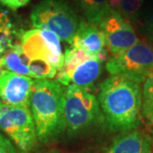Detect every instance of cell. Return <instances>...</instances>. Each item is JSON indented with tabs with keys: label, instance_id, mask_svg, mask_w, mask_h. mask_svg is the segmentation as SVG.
Returning <instances> with one entry per match:
<instances>
[{
	"label": "cell",
	"instance_id": "cell-2",
	"mask_svg": "<svg viewBox=\"0 0 153 153\" xmlns=\"http://www.w3.org/2000/svg\"><path fill=\"white\" fill-rule=\"evenodd\" d=\"M65 88L50 79H34L29 107L36 127L38 140L49 144L64 132Z\"/></svg>",
	"mask_w": 153,
	"mask_h": 153
},
{
	"label": "cell",
	"instance_id": "cell-5",
	"mask_svg": "<svg viewBox=\"0 0 153 153\" xmlns=\"http://www.w3.org/2000/svg\"><path fill=\"white\" fill-rule=\"evenodd\" d=\"M105 68L111 75L125 76L141 84L153 73V48L140 40L130 48L111 55Z\"/></svg>",
	"mask_w": 153,
	"mask_h": 153
},
{
	"label": "cell",
	"instance_id": "cell-12",
	"mask_svg": "<svg viewBox=\"0 0 153 153\" xmlns=\"http://www.w3.org/2000/svg\"><path fill=\"white\" fill-rule=\"evenodd\" d=\"M102 61L90 57L78 64L70 75V82L76 86L87 89L96 82L102 71Z\"/></svg>",
	"mask_w": 153,
	"mask_h": 153
},
{
	"label": "cell",
	"instance_id": "cell-18",
	"mask_svg": "<svg viewBox=\"0 0 153 153\" xmlns=\"http://www.w3.org/2000/svg\"><path fill=\"white\" fill-rule=\"evenodd\" d=\"M13 41L9 40V39H4V38H0V55L4 54L6 51L9 49H10L13 45Z\"/></svg>",
	"mask_w": 153,
	"mask_h": 153
},
{
	"label": "cell",
	"instance_id": "cell-17",
	"mask_svg": "<svg viewBox=\"0 0 153 153\" xmlns=\"http://www.w3.org/2000/svg\"><path fill=\"white\" fill-rule=\"evenodd\" d=\"M30 0H0V4L10 8V10H16L19 8L27 5Z\"/></svg>",
	"mask_w": 153,
	"mask_h": 153
},
{
	"label": "cell",
	"instance_id": "cell-13",
	"mask_svg": "<svg viewBox=\"0 0 153 153\" xmlns=\"http://www.w3.org/2000/svg\"><path fill=\"white\" fill-rule=\"evenodd\" d=\"M76 3L88 23L97 27L111 9L109 0H76Z\"/></svg>",
	"mask_w": 153,
	"mask_h": 153
},
{
	"label": "cell",
	"instance_id": "cell-21",
	"mask_svg": "<svg viewBox=\"0 0 153 153\" xmlns=\"http://www.w3.org/2000/svg\"><path fill=\"white\" fill-rule=\"evenodd\" d=\"M148 128H149V130H150V132H151V133H152V134H153V123H152V125L150 126V127H149Z\"/></svg>",
	"mask_w": 153,
	"mask_h": 153
},
{
	"label": "cell",
	"instance_id": "cell-16",
	"mask_svg": "<svg viewBox=\"0 0 153 153\" xmlns=\"http://www.w3.org/2000/svg\"><path fill=\"white\" fill-rule=\"evenodd\" d=\"M0 153H17L10 140L0 133Z\"/></svg>",
	"mask_w": 153,
	"mask_h": 153
},
{
	"label": "cell",
	"instance_id": "cell-20",
	"mask_svg": "<svg viewBox=\"0 0 153 153\" xmlns=\"http://www.w3.org/2000/svg\"><path fill=\"white\" fill-rule=\"evenodd\" d=\"M6 71V68L4 67V59L3 56H0V76Z\"/></svg>",
	"mask_w": 153,
	"mask_h": 153
},
{
	"label": "cell",
	"instance_id": "cell-4",
	"mask_svg": "<svg viewBox=\"0 0 153 153\" xmlns=\"http://www.w3.org/2000/svg\"><path fill=\"white\" fill-rule=\"evenodd\" d=\"M30 17L34 27L49 30L70 44L81 22L66 0H42L33 8Z\"/></svg>",
	"mask_w": 153,
	"mask_h": 153
},
{
	"label": "cell",
	"instance_id": "cell-6",
	"mask_svg": "<svg viewBox=\"0 0 153 153\" xmlns=\"http://www.w3.org/2000/svg\"><path fill=\"white\" fill-rule=\"evenodd\" d=\"M0 128L22 153H30L37 146L36 127L28 107L12 106L0 101Z\"/></svg>",
	"mask_w": 153,
	"mask_h": 153
},
{
	"label": "cell",
	"instance_id": "cell-19",
	"mask_svg": "<svg viewBox=\"0 0 153 153\" xmlns=\"http://www.w3.org/2000/svg\"><path fill=\"white\" fill-rule=\"evenodd\" d=\"M146 33L153 38V10L146 21Z\"/></svg>",
	"mask_w": 153,
	"mask_h": 153
},
{
	"label": "cell",
	"instance_id": "cell-1",
	"mask_svg": "<svg viewBox=\"0 0 153 153\" xmlns=\"http://www.w3.org/2000/svg\"><path fill=\"white\" fill-rule=\"evenodd\" d=\"M142 88L128 77L111 75L100 85L99 103L105 124L112 132H126L140 128Z\"/></svg>",
	"mask_w": 153,
	"mask_h": 153
},
{
	"label": "cell",
	"instance_id": "cell-22",
	"mask_svg": "<svg viewBox=\"0 0 153 153\" xmlns=\"http://www.w3.org/2000/svg\"><path fill=\"white\" fill-rule=\"evenodd\" d=\"M45 153H59L58 152H56V151H50V152H45Z\"/></svg>",
	"mask_w": 153,
	"mask_h": 153
},
{
	"label": "cell",
	"instance_id": "cell-9",
	"mask_svg": "<svg viewBox=\"0 0 153 153\" xmlns=\"http://www.w3.org/2000/svg\"><path fill=\"white\" fill-rule=\"evenodd\" d=\"M33 79L6 70L0 76V99L4 104L29 108Z\"/></svg>",
	"mask_w": 153,
	"mask_h": 153
},
{
	"label": "cell",
	"instance_id": "cell-11",
	"mask_svg": "<svg viewBox=\"0 0 153 153\" xmlns=\"http://www.w3.org/2000/svg\"><path fill=\"white\" fill-rule=\"evenodd\" d=\"M105 153H153V139L139 129L123 132L112 140Z\"/></svg>",
	"mask_w": 153,
	"mask_h": 153
},
{
	"label": "cell",
	"instance_id": "cell-3",
	"mask_svg": "<svg viewBox=\"0 0 153 153\" xmlns=\"http://www.w3.org/2000/svg\"><path fill=\"white\" fill-rule=\"evenodd\" d=\"M64 120L69 136L80 135L105 123L96 96L75 84L65 88Z\"/></svg>",
	"mask_w": 153,
	"mask_h": 153
},
{
	"label": "cell",
	"instance_id": "cell-10",
	"mask_svg": "<svg viewBox=\"0 0 153 153\" xmlns=\"http://www.w3.org/2000/svg\"><path fill=\"white\" fill-rule=\"evenodd\" d=\"M71 45L74 48L84 50L87 54L102 62L108 58L109 51L106 48L103 33L97 26L87 22L81 21Z\"/></svg>",
	"mask_w": 153,
	"mask_h": 153
},
{
	"label": "cell",
	"instance_id": "cell-7",
	"mask_svg": "<svg viewBox=\"0 0 153 153\" xmlns=\"http://www.w3.org/2000/svg\"><path fill=\"white\" fill-rule=\"evenodd\" d=\"M22 52L32 60H42L50 64L58 71L63 66L60 38L45 29H33L22 32L20 36Z\"/></svg>",
	"mask_w": 153,
	"mask_h": 153
},
{
	"label": "cell",
	"instance_id": "cell-8",
	"mask_svg": "<svg viewBox=\"0 0 153 153\" xmlns=\"http://www.w3.org/2000/svg\"><path fill=\"white\" fill-rule=\"evenodd\" d=\"M98 27L104 35L105 45L111 55L118 54L140 41L131 22L113 9L108 11Z\"/></svg>",
	"mask_w": 153,
	"mask_h": 153
},
{
	"label": "cell",
	"instance_id": "cell-15",
	"mask_svg": "<svg viewBox=\"0 0 153 153\" xmlns=\"http://www.w3.org/2000/svg\"><path fill=\"white\" fill-rule=\"evenodd\" d=\"M111 9L119 12L127 21H134L143 5V0H109Z\"/></svg>",
	"mask_w": 153,
	"mask_h": 153
},
{
	"label": "cell",
	"instance_id": "cell-14",
	"mask_svg": "<svg viewBox=\"0 0 153 153\" xmlns=\"http://www.w3.org/2000/svg\"><path fill=\"white\" fill-rule=\"evenodd\" d=\"M141 116L148 128L153 123V73L143 82Z\"/></svg>",
	"mask_w": 153,
	"mask_h": 153
}]
</instances>
